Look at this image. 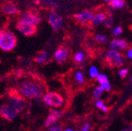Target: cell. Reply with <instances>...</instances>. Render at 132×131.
<instances>
[{"mask_svg":"<svg viewBox=\"0 0 132 131\" xmlns=\"http://www.w3.org/2000/svg\"><path fill=\"white\" fill-rule=\"evenodd\" d=\"M46 90L43 82L40 81L38 77L36 78L34 76L23 81L19 85L20 93L30 99L41 98L44 95Z\"/></svg>","mask_w":132,"mask_h":131,"instance_id":"6da1fadb","label":"cell"},{"mask_svg":"<svg viewBox=\"0 0 132 131\" xmlns=\"http://www.w3.org/2000/svg\"><path fill=\"white\" fill-rule=\"evenodd\" d=\"M8 94V102L10 104L18 113L21 112L25 109L27 106V101L25 100V97H24L19 90L16 88H10L7 90Z\"/></svg>","mask_w":132,"mask_h":131,"instance_id":"7a4b0ae2","label":"cell"},{"mask_svg":"<svg viewBox=\"0 0 132 131\" xmlns=\"http://www.w3.org/2000/svg\"><path fill=\"white\" fill-rule=\"evenodd\" d=\"M18 44L16 36L9 29L3 28L0 30V49L5 52L13 50Z\"/></svg>","mask_w":132,"mask_h":131,"instance_id":"3957f363","label":"cell"},{"mask_svg":"<svg viewBox=\"0 0 132 131\" xmlns=\"http://www.w3.org/2000/svg\"><path fill=\"white\" fill-rule=\"evenodd\" d=\"M105 60L108 66L110 68H121L123 66V55L117 50H109L106 53Z\"/></svg>","mask_w":132,"mask_h":131,"instance_id":"277c9868","label":"cell"},{"mask_svg":"<svg viewBox=\"0 0 132 131\" xmlns=\"http://www.w3.org/2000/svg\"><path fill=\"white\" fill-rule=\"evenodd\" d=\"M16 28L21 34L25 36H33L37 32V26L31 24L24 20H20L16 24Z\"/></svg>","mask_w":132,"mask_h":131,"instance_id":"5b68a950","label":"cell"},{"mask_svg":"<svg viewBox=\"0 0 132 131\" xmlns=\"http://www.w3.org/2000/svg\"><path fill=\"white\" fill-rule=\"evenodd\" d=\"M43 100L48 105L55 108H60L64 104L63 97L57 92H51L46 93L43 97Z\"/></svg>","mask_w":132,"mask_h":131,"instance_id":"8992f818","label":"cell"},{"mask_svg":"<svg viewBox=\"0 0 132 131\" xmlns=\"http://www.w3.org/2000/svg\"><path fill=\"white\" fill-rule=\"evenodd\" d=\"M48 21L54 31H59L64 25V18L55 11H52L49 13Z\"/></svg>","mask_w":132,"mask_h":131,"instance_id":"52a82bcc","label":"cell"},{"mask_svg":"<svg viewBox=\"0 0 132 131\" xmlns=\"http://www.w3.org/2000/svg\"><path fill=\"white\" fill-rule=\"evenodd\" d=\"M18 114V111L9 104H3L0 106V118L12 122Z\"/></svg>","mask_w":132,"mask_h":131,"instance_id":"ba28073f","label":"cell"},{"mask_svg":"<svg viewBox=\"0 0 132 131\" xmlns=\"http://www.w3.org/2000/svg\"><path fill=\"white\" fill-rule=\"evenodd\" d=\"M54 57L58 64H63L68 60L69 57V50L64 46H60L56 50Z\"/></svg>","mask_w":132,"mask_h":131,"instance_id":"9c48e42d","label":"cell"},{"mask_svg":"<svg viewBox=\"0 0 132 131\" xmlns=\"http://www.w3.org/2000/svg\"><path fill=\"white\" fill-rule=\"evenodd\" d=\"M94 14L90 10H82L74 15V19L77 23L87 24L92 22Z\"/></svg>","mask_w":132,"mask_h":131,"instance_id":"30bf717a","label":"cell"},{"mask_svg":"<svg viewBox=\"0 0 132 131\" xmlns=\"http://www.w3.org/2000/svg\"><path fill=\"white\" fill-rule=\"evenodd\" d=\"M22 20H24L31 24L36 25L41 22L42 18L37 13L32 12V10H29V11L25 12L22 15Z\"/></svg>","mask_w":132,"mask_h":131,"instance_id":"8fae6325","label":"cell"},{"mask_svg":"<svg viewBox=\"0 0 132 131\" xmlns=\"http://www.w3.org/2000/svg\"><path fill=\"white\" fill-rule=\"evenodd\" d=\"M129 45L128 42L123 39H120V38H116L113 39L109 44V48L111 49V50H127L128 48Z\"/></svg>","mask_w":132,"mask_h":131,"instance_id":"7c38bea8","label":"cell"},{"mask_svg":"<svg viewBox=\"0 0 132 131\" xmlns=\"http://www.w3.org/2000/svg\"><path fill=\"white\" fill-rule=\"evenodd\" d=\"M61 116V111H57L53 109L50 110V114L48 117L46 118V121H45V126H51L52 125H54L58 119Z\"/></svg>","mask_w":132,"mask_h":131,"instance_id":"4fadbf2b","label":"cell"},{"mask_svg":"<svg viewBox=\"0 0 132 131\" xmlns=\"http://www.w3.org/2000/svg\"><path fill=\"white\" fill-rule=\"evenodd\" d=\"M2 11L4 13L10 14V15H14V14H18L19 13V10L15 5L13 3H5L2 6Z\"/></svg>","mask_w":132,"mask_h":131,"instance_id":"5bb4252c","label":"cell"},{"mask_svg":"<svg viewBox=\"0 0 132 131\" xmlns=\"http://www.w3.org/2000/svg\"><path fill=\"white\" fill-rule=\"evenodd\" d=\"M106 18H107L106 13H102H102H97L94 15L91 23L94 26H100V25H102L104 23V21L106 19Z\"/></svg>","mask_w":132,"mask_h":131,"instance_id":"9a60e30c","label":"cell"},{"mask_svg":"<svg viewBox=\"0 0 132 131\" xmlns=\"http://www.w3.org/2000/svg\"><path fill=\"white\" fill-rule=\"evenodd\" d=\"M47 60V53L45 51V50H41V51H39L35 57L33 58V60L36 63H44L46 62Z\"/></svg>","mask_w":132,"mask_h":131,"instance_id":"2e32d148","label":"cell"},{"mask_svg":"<svg viewBox=\"0 0 132 131\" xmlns=\"http://www.w3.org/2000/svg\"><path fill=\"white\" fill-rule=\"evenodd\" d=\"M109 6L112 9L120 10L124 8L125 2L123 0H111V2L109 3Z\"/></svg>","mask_w":132,"mask_h":131,"instance_id":"e0dca14e","label":"cell"},{"mask_svg":"<svg viewBox=\"0 0 132 131\" xmlns=\"http://www.w3.org/2000/svg\"><path fill=\"white\" fill-rule=\"evenodd\" d=\"M104 90L102 89V87L100 86H97L95 90H94V93H93V99L94 100H95V101H98L99 100V98L101 97V96L102 95V93H104Z\"/></svg>","mask_w":132,"mask_h":131,"instance_id":"ac0fdd59","label":"cell"},{"mask_svg":"<svg viewBox=\"0 0 132 131\" xmlns=\"http://www.w3.org/2000/svg\"><path fill=\"white\" fill-rule=\"evenodd\" d=\"M123 28L121 26H117V27H115L112 29L111 33L114 36H119L120 35H121L123 33Z\"/></svg>","mask_w":132,"mask_h":131,"instance_id":"d6986e66","label":"cell"},{"mask_svg":"<svg viewBox=\"0 0 132 131\" xmlns=\"http://www.w3.org/2000/svg\"><path fill=\"white\" fill-rule=\"evenodd\" d=\"M84 54H82V53H81V52L76 53V55L74 56V61L76 63L79 64V63L84 61Z\"/></svg>","mask_w":132,"mask_h":131,"instance_id":"ffe728a7","label":"cell"},{"mask_svg":"<svg viewBox=\"0 0 132 131\" xmlns=\"http://www.w3.org/2000/svg\"><path fill=\"white\" fill-rule=\"evenodd\" d=\"M95 105H96V107H97V108H99L100 110H102L103 112H107V111H108L107 107L104 104V102H103L102 101H101V100L97 101Z\"/></svg>","mask_w":132,"mask_h":131,"instance_id":"44dd1931","label":"cell"},{"mask_svg":"<svg viewBox=\"0 0 132 131\" xmlns=\"http://www.w3.org/2000/svg\"><path fill=\"white\" fill-rule=\"evenodd\" d=\"M97 80L99 83L101 85L102 84H104V83H109V80H108V78L106 75H103V74H101V75H98L97 77Z\"/></svg>","mask_w":132,"mask_h":131,"instance_id":"7402d4cb","label":"cell"},{"mask_svg":"<svg viewBox=\"0 0 132 131\" xmlns=\"http://www.w3.org/2000/svg\"><path fill=\"white\" fill-rule=\"evenodd\" d=\"M94 39L97 42H102V43H106L107 42V38L104 35L97 34L94 36Z\"/></svg>","mask_w":132,"mask_h":131,"instance_id":"603a6c76","label":"cell"},{"mask_svg":"<svg viewBox=\"0 0 132 131\" xmlns=\"http://www.w3.org/2000/svg\"><path fill=\"white\" fill-rule=\"evenodd\" d=\"M113 22H114V21H113L112 17H111V16H109V17H108V16H107L106 19H105V21H104V24H105V26L106 28H112V25H113Z\"/></svg>","mask_w":132,"mask_h":131,"instance_id":"cb8c5ba5","label":"cell"},{"mask_svg":"<svg viewBox=\"0 0 132 131\" xmlns=\"http://www.w3.org/2000/svg\"><path fill=\"white\" fill-rule=\"evenodd\" d=\"M42 3L45 4L46 6H53V7L58 6L57 3L55 2L54 0H42Z\"/></svg>","mask_w":132,"mask_h":131,"instance_id":"d4e9b609","label":"cell"},{"mask_svg":"<svg viewBox=\"0 0 132 131\" xmlns=\"http://www.w3.org/2000/svg\"><path fill=\"white\" fill-rule=\"evenodd\" d=\"M89 74H90V76L93 78H95L97 77V75H99L98 74V71H97V68L96 67H91L89 70Z\"/></svg>","mask_w":132,"mask_h":131,"instance_id":"484cf974","label":"cell"},{"mask_svg":"<svg viewBox=\"0 0 132 131\" xmlns=\"http://www.w3.org/2000/svg\"><path fill=\"white\" fill-rule=\"evenodd\" d=\"M76 79L78 83H82L84 82V74L80 72H78L76 73Z\"/></svg>","mask_w":132,"mask_h":131,"instance_id":"4316f807","label":"cell"},{"mask_svg":"<svg viewBox=\"0 0 132 131\" xmlns=\"http://www.w3.org/2000/svg\"><path fill=\"white\" fill-rule=\"evenodd\" d=\"M127 73H128V70L127 68H123V69H121L120 72H119V75H120V77L123 79L127 77Z\"/></svg>","mask_w":132,"mask_h":131,"instance_id":"83f0119b","label":"cell"},{"mask_svg":"<svg viewBox=\"0 0 132 131\" xmlns=\"http://www.w3.org/2000/svg\"><path fill=\"white\" fill-rule=\"evenodd\" d=\"M101 86L102 87V89L105 91H109L111 90V84L109 83V82L107 83H104V84H102Z\"/></svg>","mask_w":132,"mask_h":131,"instance_id":"f1b7e54d","label":"cell"},{"mask_svg":"<svg viewBox=\"0 0 132 131\" xmlns=\"http://www.w3.org/2000/svg\"><path fill=\"white\" fill-rule=\"evenodd\" d=\"M90 125L89 123H86L81 128L80 131H90Z\"/></svg>","mask_w":132,"mask_h":131,"instance_id":"f546056e","label":"cell"},{"mask_svg":"<svg viewBox=\"0 0 132 131\" xmlns=\"http://www.w3.org/2000/svg\"><path fill=\"white\" fill-rule=\"evenodd\" d=\"M127 57L130 59H132V47H130L127 52Z\"/></svg>","mask_w":132,"mask_h":131,"instance_id":"4dcf8cb0","label":"cell"},{"mask_svg":"<svg viewBox=\"0 0 132 131\" xmlns=\"http://www.w3.org/2000/svg\"><path fill=\"white\" fill-rule=\"evenodd\" d=\"M49 131H63V129L58 126H53L52 128H51Z\"/></svg>","mask_w":132,"mask_h":131,"instance_id":"1f68e13d","label":"cell"},{"mask_svg":"<svg viewBox=\"0 0 132 131\" xmlns=\"http://www.w3.org/2000/svg\"><path fill=\"white\" fill-rule=\"evenodd\" d=\"M129 130H130V131H132V123H131V125L130 126V128H129Z\"/></svg>","mask_w":132,"mask_h":131,"instance_id":"d6a6232c","label":"cell"},{"mask_svg":"<svg viewBox=\"0 0 132 131\" xmlns=\"http://www.w3.org/2000/svg\"><path fill=\"white\" fill-rule=\"evenodd\" d=\"M102 1L106 2V3H109V2H111V0H102Z\"/></svg>","mask_w":132,"mask_h":131,"instance_id":"836d02e7","label":"cell"},{"mask_svg":"<svg viewBox=\"0 0 132 131\" xmlns=\"http://www.w3.org/2000/svg\"><path fill=\"white\" fill-rule=\"evenodd\" d=\"M65 131H73L72 129H66Z\"/></svg>","mask_w":132,"mask_h":131,"instance_id":"e575fe53","label":"cell"},{"mask_svg":"<svg viewBox=\"0 0 132 131\" xmlns=\"http://www.w3.org/2000/svg\"><path fill=\"white\" fill-rule=\"evenodd\" d=\"M121 131H130L129 129H123V130H121Z\"/></svg>","mask_w":132,"mask_h":131,"instance_id":"d590c367","label":"cell"},{"mask_svg":"<svg viewBox=\"0 0 132 131\" xmlns=\"http://www.w3.org/2000/svg\"><path fill=\"white\" fill-rule=\"evenodd\" d=\"M131 82H132V77H131Z\"/></svg>","mask_w":132,"mask_h":131,"instance_id":"8d00e7d4","label":"cell"},{"mask_svg":"<svg viewBox=\"0 0 132 131\" xmlns=\"http://www.w3.org/2000/svg\"><path fill=\"white\" fill-rule=\"evenodd\" d=\"M0 63H1V60H0Z\"/></svg>","mask_w":132,"mask_h":131,"instance_id":"74e56055","label":"cell"},{"mask_svg":"<svg viewBox=\"0 0 132 131\" xmlns=\"http://www.w3.org/2000/svg\"><path fill=\"white\" fill-rule=\"evenodd\" d=\"M123 1H125V0H123Z\"/></svg>","mask_w":132,"mask_h":131,"instance_id":"f35d334b","label":"cell"},{"mask_svg":"<svg viewBox=\"0 0 132 131\" xmlns=\"http://www.w3.org/2000/svg\"><path fill=\"white\" fill-rule=\"evenodd\" d=\"M131 99H132V97H131Z\"/></svg>","mask_w":132,"mask_h":131,"instance_id":"ab89813d","label":"cell"}]
</instances>
